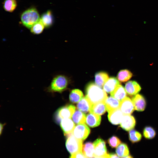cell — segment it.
Returning <instances> with one entry per match:
<instances>
[{"label":"cell","mask_w":158,"mask_h":158,"mask_svg":"<svg viewBox=\"0 0 158 158\" xmlns=\"http://www.w3.org/2000/svg\"><path fill=\"white\" fill-rule=\"evenodd\" d=\"M85 92L86 96L92 104L104 102L107 97L105 91L93 82L87 84Z\"/></svg>","instance_id":"obj_1"},{"label":"cell","mask_w":158,"mask_h":158,"mask_svg":"<svg viewBox=\"0 0 158 158\" xmlns=\"http://www.w3.org/2000/svg\"><path fill=\"white\" fill-rule=\"evenodd\" d=\"M101 121V116L98 114L90 112L86 116V123L90 127L93 128L98 126Z\"/></svg>","instance_id":"obj_15"},{"label":"cell","mask_w":158,"mask_h":158,"mask_svg":"<svg viewBox=\"0 0 158 158\" xmlns=\"http://www.w3.org/2000/svg\"><path fill=\"white\" fill-rule=\"evenodd\" d=\"M110 94L111 96L121 102L126 96L125 88L120 84L118 85Z\"/></svg>","instance_id":"obj_18"},{"label":"cell","mask_w":158,"mask_h":158,"mask_svg":"<svg viewBox=\"0 0 158 158\" xmlns=\"http://www.w3.org/2000/svg\"><path fill=\"white\" fill-rule=\"evenodd\" d=\"M142 138L141 133L133 129L129 132V140L132 144L139 142L141 140Z\"/></svg>","instance_id":"obj_27"},{"label":"cell","mask_w":158,"mask_h":158,"mask_svg":"<svg viewBox=\"0 0 158 158\" xmlns=\"http://www.w3.org/2000/svg\"><path fill=\"white\" fill-rule=\"evenodd\" d=\"M95 158H109V154L107 153L103 156L99 157H96Z\"/></svg>","instance_id":"obj_34"},{"label":"cell","mask_w":158,"mask_h":158,"mask_svg":"<svg viewBox=\"0 0 158 158\" xmlns=\"http://www.w3.org/2000/svg\"><path fill=\"white\" fill-rule=\"evenodd\" d=\"M92 104L86 96L83 97L77 105V109L84 113L90 112Z\"/></svg>","instance_id":"obj_16"},{"label":"cell","mask_w":158,"mask_h":158,"mask_svg":"<svg viewBox=\"0 0 158 158\" xmlns=\"http://www.w3.org/2000/svg\"><path fill=\"white\" fill-rule=\"evenodd\" d=\"M66 136V146L68 152L71 154L81 152L83 147L82 140L76 138L72 133Z\"/></svg>","instance_id":"obj_4"},{"label":"cell","mask_w":158,"mask_h":158,"mask_svg":"<svg viewBox=\"0 0 158 158\" xmlns=\"http://www.w3.org/2000/svg\"><path fill=\"white\" fill-rule=\"evenodd\" d=\"M4 124H3L2 123L0 124V134H1L2 133V132L3 131V129L4 128Z\"/></svg>","instance_id":"obj_35"},{"label":"cell","mask_w":158,"mask_h":158,"mask_svg":"<svg viewBox=\"0 0 158 158\" xmlns=\"http://www.w3.org/2000/svg\"><path fill=\"white\" fill-rule=\"evenodd\" d=\"M135 109L138 111L144 110L146 106V102L144 97L142 95L138 94L132 98Z\"/></svg>","instance_id":"obj_10"},{"label":"cell","mask_w":158,"mask_h":158,"mask_svg":"<svg viewBox=\"0 0 158 158\" xmlns=\"http://www.w3.org/2000/svg\"><path fill=\"white\" fill-rule=\"evenodd\" d=\"M122 158H134V157L133 155L130 154L126 156L122 157Z\"/></svg>","instance_id":"obj_36"},{"label":"cell","mask_w":158,"mask_h":158,"mask_svg":"<svg viewBox=\"0 0 158 158\" xmlns=\"http://www.w3.org/2000/svg\"><path fill=\"white\" fill-rule=\"evenodd\" d=\"M44 26L40 20L34 24L31 28L30 31L34 34L38 35L41 33L44 30Z\"/></svg>","instance_id":"obj_30"},{"label":"cell","mask_w":158,"mask_h":158,"mask_svg":"<svg viewBox=\"0 0 158 158\" xmlns=\"http://www.w3.org/2000/svg\"><path fill=\"white\" fill-rule=\"evenodd\" d=\"M106 110L108 112L119 108L120 102L112 96L107 97L104 101Z\"/></svg>","instance_id":"obj_17"},{"label":"cell","mask_w":158,"mask_h":158,"mask_svg":"<svg viewBox=\"0 0 158 158\" xmlns=\"http://www.w3.org/2000/svg\"><path fill=\"white\" fill-rule=\"evenodd\" d=\"M40 20L46 28H49L52 25L53 18L51 12L48 10L43 13L40 18Z\"/></svg>","instance_id":"obj_19"},{"label":"cell","mask_w":158,"mask_h":158,"mask_svg":"<svg viewBox=\"0 0 158 158\" xmlns=\"http://www.w3.org/2000/svg\"><path fill=\"white\" fill-rule=\"evenodd\" d=\"M60 126L64 135L66 136L72 133L75 127L74 123L70 118L62 119Z\"/></svg>","instance_id":"obj_12"},{"label":"cell","mask_w":158,"mask_h":158,"mask_svg":"<svg viewBox=\"0 0 158 158\" xmlns=\"http://www.w3.org/2000/svg\"><path fill=\"white\" fill-rule=\"evenodd\" d=\"M124 115L120 109L118 108L109 112L108 117L112 124L117 125L120 124Z\"/></svg>","instance_id":"obj_11"},{"label":"cell","mask_w":158,"mask_h":158,"mask_svg":"<svg viewBox=\"0 0 158 158\" xmlns=\"http://www.w3.org/2000/svg\"><path fill=\"white\" fill-rule=\"evenodd\" d=\"M119 108L124 115H130L135 109L132 100L128 97L120 102Z\"/></svg>","instance_id":"obj_9"},{"label":"cell","mask_w":158,"mask_h":158,"mask_svg":"<svg viewBox=\"0 0 158 158\" xmlns=\"http://www.w3.org/2000/svg\"><path fill=\"white\" fill-rule=\"evenodd\" d=\"M3 4V8L5 11L12 12L16 8L17 3L16 0H5Z\"/></svg>","instance_id":"obj_29"},{"label":"cell","mask_w":158,"mask_h":158,"mask_svg":"<svg viewBox=\"0 0 158 158\" xmlns=\"http://www.w3.org/2000/svg\"><path fill=\"white\" fill-rule=\"evenodd\" d=\"M68 84L66 77L62 75H57L53 78L47 90L49 92H61L66 89Z\"/></svg>","instance_id":"obj_3"},{"label":"cell","mask_w":158,"mask_h":158,"mask_svg":"<svg viewBox=\"0 0 158 158\" xmlns=\"http://www.w3.org/2000/svg\"><path fill=\"white\" fill-rule=\"evenodd\" d=\"M94 150L93 144L90 142H86L83 147V153L88 158H92L95 157Z\"/></svg>","instance_id":"obj_22"},{"label":"cell","mask_w":158,"mask_h":158,"mask_svg":"<svg viewBox=\"0 0 158 158\" xmlns=\"http://www.w3.org/2000/svg\"><path fill=\"white\" fill-rule=\"evenodd\" d=\"M116 154L119 157H123L130 154L129 147L128 144L125 143L120 144L116 150Z\"/></svg>","instance_id":"obj_20"},{"label":"cell","mask_w":158,"mask_h":158,"mask_svg":"<svg viewBox=\"0 0 158 158\" xmlns=\"http://www.w3.org/2000/svg\"><path fill=\"white\" fill-rule=\"evenodd\" d=\"M109 154V158H119L118 155L114 153H111Z\"/></svg>","instance_id":"obj_33"},{"label":"cell","mask_w":158,"mask_h":158,"mask_svg":"<svg viewBox=\"0 0 158 158\" xmlns=\"http://www.w3.org/2000/svg\"><path fill=\"white\" fill-rule=\"evenodd\" d=\"M141 89L139 84L134 80H130L126 83L125 89L130 95H134L139 92Z\"/></svg>","instance_id":"obj_13"},{"label":"cell","mask_w":158,"mask_h":158,"mask_svg":"<svg viewBox=\"0 0 158 158\" xmlns=\"http://www.w3.org/2000/svg\"><path fill=\"white\" fill-rule=\"evenodd\" d=\"M75 109V107L71 104L67 105L59 108L55 114L54 118L56 121L59 123L63 119L71 118Z\"/></svg>","instance_id":"obj_5"},{"label":"cell","mask_w":158,"mask_h":158,"mask_svg":"<svg viewBox=\"0 0 158 158\" xmlns=\"http://www.w3.org/2000/svg\"><path fill=\"white\" fill-rule=\"evenodd\" d=\"M136 123L135 119L133 116L130 115H124L120 126L124 130L128 131L135 127Z\"/></svg>","instance_id":"obj_7"},{"label":"cell","mask_w":158,"mask_h":158,"mask_svg":"<svg viewBox=\"0 0 158 158\" xmlns=\"http://www.w3.org/2000/svg\"><path fill=\"white\" fill-rule=\"evenodd\" d=\"M142 133L144 137L148 140L153 139L156 134L155 130L150 126L145 127L143 130Z\"/></svg>","instance_id":"obj_28"},{"label":"cell","mask_w":158,"mask_h":158,"mask_svg":"<svg viewBox=\"0 0 158 158\" xmlns=\"http://www.w3.org/2000/svg\"><path fill=\"white\" fill-rule=\"evenodd\" d=\"M69 158H88L81 152L71 154Z\"/></svg>","instance_id":"obj_32"},{"label":"cell","mask_w":158,"mask_h":158,"mask_svg":"<svg viewBox=\"0 0 158 158\" xmlns=\"http://www.w3.org/2000/svg\"><path fill=\"white\" fill-rule=\"evenodd\" d=\"M95 157L102 156L107 154V150L105 141L98 138L93 143Z\"/></svg>","instance_id":"obj_8"},{"label":"cell","mask_w":158,"mask_h":158,"mask_svg":"<svg viewBox=\"0 0 158 158\" xmlns=\"http://www.w3.org/2000/svg\"><path fill=\"white\" fill-rule=\"evenodd\" d=\"M121 141L117 137L113 136L108 140V142L109 146L113 148L117 147L121 143Z\"/></svg>","instance_id":"obj_31"},{"label":"cell","mask_w":158,"mask_h":158,"mask_svg":"<svg viewBox=\"0 0 158 158\" xmlns=\"http://www.w3.org/2000/svg\"><path fill=\"white\" fill-rule=\"evenodd\" d=\"M83 97V94L79 90L75 89L71 92L69 98L71 102L73 103L78 102Z\"/></svg>","instance_id":"obj_26"},{"label":"cell","mask_w":158,"mask_h":158,"mask_svg":"<svg viewBox=\"0 0 158 158\" xmlns=\"http://www.w3.org/2000/svg\"><path fill=\"white\" fill-rule=\"evenodd\" d=\"M106 110L104 102H102L93 104L90 112L100 115L104 114Z\"/></svg>","instance_id":"obj_23"},{"label":"cell","mask_w":158,"mask_h":158,"mask_svg":"<svg viewBox=\"0 0 158 158\" xmlns=\"http://www.w3.org/2000/svg\"><path fill=\"white\" fill-rule=\"evenodd\" d=\"M120 83L117 79L111 77L107 80L103 86L104 90L107 93H111Z\"/></svg>","instance_id":"obj_14"},{"label":"cell","mask_w":158,"mask_h":158,"mask_svg":"<svg viewBox=\"0 0 158 158\" xmlns=\"http://www.w3.org/2000/svg\"><path fill=\"white\" fill-rule=\"evenodd\" d=\"M109 77L108 74L105 72L101 71L97 73L95 75V83L99 87H102Z\"/></svg>","instance_id":"obj_21"},{"label":"cell","mask_w":158,"mask_h":158,"mask_svg":"<svg viewBox=\"0 0 158 158\" xmlns=\"http://www.w3.org/2000/svg\"><path fill=\"white\" fill-rule=\"evenodd\" d=\"M90 133V130L86 125L80 124L75 127L72 134L77 138L83 140L87 138Z\"/></svg>","instance_id":"obj_6"},{"label":"cell","mask_w":158,"mask_h":158,"mask_svg":"<svg viewBox=\"0 0 158 158\" xmlns=\"http://www.w3.org/2000/svg\"><path fill=\"white\" fill-rule=\"evenodd\" d=\"M133 74L129 70L125 69L120 71L118 73L117 78L120 82H125L130 80L132 77Z\"/></svg>","instance_id":"obj_25"},{"label":"cell","mask_w":158,"mask_h":158,"mask_svg":"<svg viewBox=\"0 0 158 158\" xmlns=\"http://www.w3.org/2000/svg\"><path fill=\"white\" fill-rule=\"evenodd\" d=\"M20 19L23 25L26 28L30 29L40 20V18L37 10L32 7L24 11L21 14Z\"/></svg>","instance_id":"obj_2"},{"label":"cell","mask_w":158,"mask_h":158,"mask_svg":"<svg viewBox=\"0 0 158 158\" xmlns=\"http://www.w3.org/2000/svg\"><path fill=\"white\" fill-rule=\"evenodd\" d=\"M72 118L76 124H85L86 122L85 115L80 111L76 110L73 115Z\"/></svg>","instance_id":"obj_24"}]
</instances>
